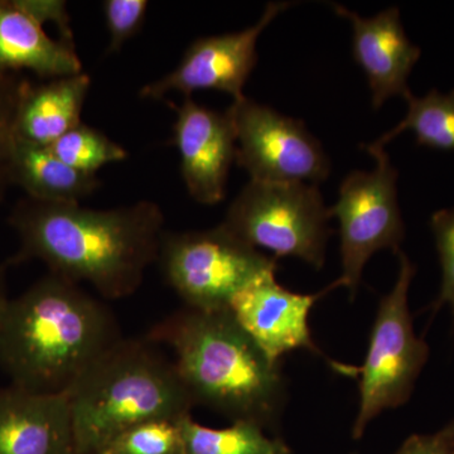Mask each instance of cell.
<instances>
[{"instance_id":"6da1fadb","label":"cell","mask_w":454,"mask_h":454,"mask_svg":"<svg viewBox=\"0 0 454 454\" xmlns=\"http://www.w3.org/2000/svg\"><path fill=\"white\" fill-rule=\"evenodd\" d=\"M164 223L162 208L151 201L92 210L26 197L9 216L20 238L9 262L40 260L51 274L90 284L106 300H122L138 291L157 262Z\"/></svg>"},{"instance_id":"7a4b0ae2","label":"cell","mask_w":454,"mask_h":454,"mask_svg":"<svg viewBox=\"0 0 454 454\" xmlns=\"http://www.w3.org/2000/svg\"><path fill=\"white\" fill-rule=\"evenodd\" d=\"M121 339L118 319L103 301L49 273L9 301L0 322V367L12 387L67 394Z\"/></svg>"},{"instance_id":"3957f363","label":"cell","mask_w":454,"mask_h":454,"mask_svg":"<svg viewBox=\"0 0 454 454\" xmlns=\"http://www.w3.org/2000/svg\"><path fill=\"white\" fill-rule=\"evenodd\" d=\"M175 355L176 369L195 405L276 428L286 400L280 363L269 360L229 309H184L146 334Z\"/></svg>"},{"instance_id":"277c9868","label":"cell","mask_w":454,"mask_h":454,"mask_svg":"<svg viewBox=\"0 0 454 454\" xmlns=\"http://www.w3.org/2000/svg\"><path fill=\"white\" fill-rule=\"evenodd\" d=\"M76 454L149 420L184 419L195 408L173 360L157 343L125 339L104 352L67 393Z\"/></svg>"},{"instance_id":"5b68a950","label":"cell","mask_w":454,"mask_h":454,"mask_svg":"<svg viewBox=\"0 0 454 454\" xmlns=\"http://www.w3.org/2000/svg\"><path fill=\"white\" fill-rule=\"evenodd\" d=\"M330 219L316 184L250 179L230 205L223 225L250 247L274 253L276 259L294 256L321 269L333 232Z\"/></svg>"},{"instance_id":"8992f818","label":"cell","mask_w":454,"mask_h":454,"mask_svg":"<svg viewBox=\"0 0 454 454\" xmlns=\"http://www.w3.org/2000/svg\"><path fill=\"white\" fill-rule=\"evenodd\" d=\"M155 262L184 307L200 310L227 309L236 292L277 268L276 258L244 243L223 223L200 231L164 232Z\"/></svg>"},{"instance_id":"52a82bcc","label":"cell","mask_w":454,"mask_h":454,"mask_svg":"<svg viewBox=\"0 0 454 454\" xmlns=\"http://www.w3.org/2000/svg\"><path fill=\"white\" fill-rule=\"evenodd\" d=\"M394 288L381 298L370 337L369 351L363 367H356L360 379V408L352 437H363L367 424L381 411L408 402L415 381L428 358L429 348L415 336L408 306V293L415 267L403 252Z\"/></svg>"},{"instance_id":"ba28073f","label":"cell","mask_w":454,"mask_h":454,"mask_svg":"<svg viewBox=\"0 0 454 454\" xmlns=\"http://www.w3.org/2000/svg\"><path fill=\"white\" fill-rule=\"evenodd\" d=\"M376 160L372 172L354 170L343 179L331 217L340 223L343 286L354 300L366 262L379 250L400 252L405 227L397 202V172L384 148L364 145Z\"/></svg>"},{"instance_id":"9c48e42d","label":"cell","mask_w":454,"mask_h":454,"mask_svg":"<svg viewBox=\"0 0 454 454\" xmlns=\"http://www.w3.org/2000/svg\"><path fill=\"white\" fill-rule=\"evenodd\" d=\"M236 136V164L252 181L318 184L330 175L324 146L298 119L247 97L226 110Z\"/></svg>"},{"instance_id":"30bf717a","label":"cell","mask_w":454,"mask_h":454,"mask_svg":"<svg viewBox=\"0 0 454 454\" xmlns=\"http://www.w3.org/2000/svg\"><path fill=\"white\" fill-rule=\"evenodd\" d=\"M276 270L273 268L262 271L232 295L227 309L235 321L273 363H280L284 355L294 349L307 348L324 357L333 372L356 378V366L331 360L317 348L309 327L313 304L328 292L342 286V280L339 278L316 294H297L278 284Z\"/></svg>"},{"instance_id":"8fae6325","label":"cell","mask_w":454,"mask_h":454,"mask_svg":"<svg viewBox=\"0 0 454 454\" xmlns=\"http://www.w3.org/2000/svg\"><path fill=\"white\" fill-rule=\"evenodd\" d=\"M291 5V2L269 3L258 22L249 28L199 38L172 73L140 90V98L160 100L172 91L191 98L199 90H217L234 100L244 98L245 83L258 62L259 35Z\"/></svg>"},{"instance_id":"7c38bea8","label":"cell","mask_w":454,"mask_h":454,"mask_svg":"<svg viewBox=\"0 0 454 454\" xmlns=\"http://www.w3.org/2000/svg\"><path fill=\"white\" fill-rule=\"evenodd\" d=\"M173 145L190 196L202 205H216L226 196L230 168L236 160L234 125L226 112L199 106L191 98L176 109Z\"/></svg>"},{"instance_id":"4fadbf2b","label":"cell","mask_w":454,"mask_h":454,"mask_svg":"<svg viewBox=\"0 0 454 454\" xmlns=\"http://www.w3.org/2000/svg\"><path fill=\"white\" fill-rule=\"evenodd\" d=\"M333 8L351 23L352 55L366 74L373 109H380L389 98H404L411 91L408 77L420 59V49L406 37L399 8L390 7L370 18L343 5Z\"/></svg>"},{"instance_id":"5bb4252c","label":"cell","mask_w":454,"mask_h":454,"mask_svg":"<svg viewBox=\"0 0 454 454\" xmlns=\"http://www.w3.org/2000/svg\"><path fill=\"white\" fill-rule=\"evenodd\" d=\"M0 454H76L67 394L0 387Z\"/></svg>"},{"instance_id":"9a60e30c","label":"cell","mask_w":454,"mask_h":454,"mask_svg":"<svg viewBox=\"0 0 454 454\" xmlns=\"http://www.w3.org/2000/svg\"><path fill=\"white\" fill-rule=\"evenodd\" d=\"M32 71L43 79L82 73L74 41H57L44 32L22 0H0V73Z\"/></svg>"},{"instance_id":"2e32d148","label":"cell","mask_w":454,"mask_h":454,"mask_svg":"<svg viewBox=\"0 0 454 454\" xmlns=\"http://www.w3.org/2000/svg\"><path fill=\"white\" fill-rule=\"evenodd\" d=\"M91 79L77 74L49 82L27 83L16 116L17 138L50 146L82 121Z\"/></svg>"},{"instance_id":"e0dca14e","label":"cell","mask_w":454,"mask_h":454,"mask_svg":"<svg viewBox=\"0 0 454 454\" xmlns=\"http://www.w3.org/2000/svg\"><path fill=\"white\" fill-rule=\"evenodd\" d=\"M12 184L27 197L43 202L80 203L100 187L98 175L82 172L62 162L50 146L17 138L12 158Z\"/></svg>"},{"instance_id":"ac0fdd59","label":"cell","mask_w":454,"mask_h":454,"mask_svg":"<svg viewBox=\"0 0 454 454\" xmlns=\"http://www.w3.org/2000/svg\"><path fill=\"white\" fill-rule=\"evenodd\" d=\"M186 454H291L280 438H269L264 428L239 420L227 428H208L187 415L179 420Z\"/></svg>"},{"instance_id":"d6986e66","label":"cell","mask_w":454,"mask_h":454,"mask_svg":"<svg viewBox=\"0 0 454 454\" xmlns=\"http://www.w3.org/2000/svg\"><path fill=\"white\" fill-rule=\"evenodd\" d=\"M404 100L408 104L405 118L370 145L384 148L403 131L411 130L419 145L454 151V90L450 94H441L433 89L423 98L414 97L409 91Z\"/></svg>"},{"instance_id":"ffe728a7","label":"cell","mask_w":454,"mask_h":454,"mask_svg":"<svg viewBox=\"0 0 454 454\" xmlns=\"http://www.w3.org/2000/svg\"><path fill=\"white\" fill-rule=\"evenodd\" d=\"M50 149L67 166L90 175H97L106 164L128 158L127 151L121 145L83 122L57 139Z\"/></svg>"},{"instance_id":"44dd1931","label":"cell","mask_w":454,"mask_h":454,"mask_svg":"<svg viewBox=\"0 0 454 454\" xmlns=\"http://www.w3.org/2000/svg\"><path fill=\"white\" fill-rule=\"evenodd\" d=\"M97 454H186L178 422L149 420L125 429Z\"/></svg>"},{"instance_id":"7402d4cb","label":"cell","mask_w":454,"mask_h":454,"mask_svg":"<svg viewBox=\"0 0 454 454\" xmlns=\"http://www.w3.org/2000/svg\"><path fill=\"white\" fill-rule=\"evenodd\" d=\"M28 79L0 73V203L12 186V158L16 145V116Z\"/></svg>"},{"instance_id":"603a6c76","label":"cell","mask_w":454,"mask_h":454,"mask_svg":"<svg viewBox=\"0 0 454 454\" xmlns=\"http://www.w3.org/2000/svg\"><path fill=\"white\" fill-rule=\"evenodd\" d=\"M146 0H106L104 16L109 31L110 42L107 53L119 52L125 42L137 35L145 23Z\"/></svg>"},{"instance_id":"cb8c5ba5","label":"cell","mask_w":454,"mask_h":454,"mask_svg":"<svg viewBox=\"0 0 454 454\" xmlns=\"http://www.w3.org/2000/svg\"><path fill=\"white\" fill-rule=\"evenodd\" d=\"M442 265L441 294L435 309L448 304L454 316V208L435 212L430 220Z\"/></svg>"},{"instance_id":"d4e9b609","label":"cell","mask_w":454,"mask_h":454,"mask_svg":"<svg viewBox=\"0 0 454 454\" xmlns=\"http://www.w3.org/2000/svg\"><path fill=\"white\" fill-rule=\"evenodd\" d=\"M395 454H454V448L443 430L432 435H413Z\"/></svg>"},{"instance_id":"484cf974","label":"cell","mask_w":454,"mask_h":454,"mask_svg":"<svg viewBox=\"0 0 454 454\" xmlns=\"http://www.w3.org/2000/svg\"><path fill=\"white\" fill-rule=\"evenodd\" d=\"M9 301L11 300H9L7 289H5L4 268L0 267V322L7 309Z\"/></svg>"},{"instance_id":"4316f807","label":"cell","mask_w":454,"mask_h":454,"mask_svg":"<svg viewBox=\"0 0 454 454\" xmlns=\"http://www.w3.org/2000/svg\"><path fill=\"white\" fill-rule=\"evenodd\" d=\"M443 432L446 433L448 439H450V442L452 443L454 448V422L450 423L446 429H443Z\"/></svg>"}]
</instances>
